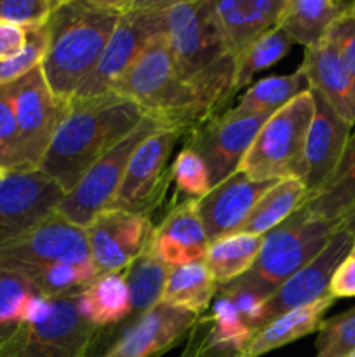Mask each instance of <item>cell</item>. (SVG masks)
<instances>
[{"label": "cell", "instance_id": "1", "mask_svg": "<svg viewBox=\"0 0 355 357\" xmlns=\"http://www.w3.org/2000/svg\"><path fill=\"white\" fill-rule=\"evenodd\" d=\"M146 112L120 94L72 98L38 169L66 192L145 119Z\"/></svg>", "mask_w": 355, "mask_h": 357}, {"label": "cell", "instance_id": "2", "mask_svg": "<svg viewBox=\"0 0 355 357\" xmlns=\"http://www.w3.org/2000/svg\"><path fill=\"white\" fill-rule=\"evenodd\" d=\"M125 0H58L45 30L42 75L61 100H72L103 56Z\"/></svg>", "mask_w": 355, "mask_h": 357}, {"label": "cell", "instance_id": "3", "mask_svg": "<svg viewBox=\"0 0 355 357\" xmlns=\"http://www.w3.org/2000/svg\"><path fill=\"white\" fill-rule=\"evenodd\" d=\"M166 35L181 77L200 93L211 117L228 112L235 59L223 38L214 0L167 2Z\"/></svg>", "mask_w": 355, "mask_h": 357}, {"label": "cell", "instance_id": "4", "mask_svg": "<svg viewBox=\"0 0 355 357\" xmlns=\"http://www.w3.org/2000/svg\"><path fill=\"white\" fill-rule=\"evenodd\" d=\"M111 91L138 103L146 114L164 119L181 135L211 119L200 93L181 77L166 31L145 45Z\"/></svg>", "mask_w": 355, "mask_h": 357}, {"label": "cell", "instance_id": "5", "mask_svg": "<svg viewBox=\"0 0 355 357\" xmlns=\"http://www.w3.org/2000/svg\"><path fill=\"white\" fill-rule=\"evenodd\" d=\"M340 223L313 216L303 206L263 236V244L253 267L230 284L247 288L268 300L324 250Z\"/></svg>", "mask_w": 355, "mask_h": 357}, {"label": "cell", "instance_id": "6", "mask_svg": "<svg viewBox=\"0 0 355 357\" xmlns=\"http://www.w3.org/2000/svg\"><path fill=\"white\" fill-rule=\"evenodd\" d=\"M313 93L305 91L268 117L239 169L253 180H285L303 174V152L312 122Z\"/></svg>", "mask_w": 355, "mask_h": 357}, {"label": "cell", "instance_id": "7", "mask_svg": "<svg viewBox=\"0 0 355 357\" xmlns=\"http://www.w3.org/2000/svg\"><path fill=\"white\" fill-rule=\"evenodd\" d=\"M167 128L171 126L164 119L146 114L145 119L125 138H122L113 149L108 150L100 160L90 166V169L80 178L72 190L66 192L56 208V213H59L68 222L75 223L77 227L86 229L100 213H103L111 204L134 150L146 138Z\"/></svg>", "mask_w": 355, "mask_h": 357}, {"label": "cell", "instance_id": "8", "mask_svg": "<svg viewBox=\"0 0 355 357\" xmlns=\"http://www.w3.org/2000/svg\"><path fill=\"white\" fill-rule=\"evenodd\" d=\"M169 0H125L124 10L110 35L96 68L73 98H93L110 93L113 84L132 65L155 35L166 31Z\"/></svg>", "mask_w": 355, "mask_h": 357}, {"label": "cell", "instance_id": "9", "mask_svg": "<svg viewBox=\"0 0 355 357\" xmlns=\"http://www.w3.org/2000/svg\"><path fill=\"white\" fill-rule=\"evenodd\" d=\"M79 295L52 298L51 312L21 324L0 357H90L101 330L80 312Z\"/></svg>", "mask_w": 355, "mask_h": 357}, {"label": "cell", "instance_id": "10", "mask_svg": "<svg viewBox=\"0 0 355 357\" xmlns=\"http://www.w3.org/2000/svg\"><path fill=\"white\" fill-rule=\"evenodd\" d=\"M180 136L176 129H162L134 150L108 209H120L152 220V213L164 202L171 183L169 159Z\"/></svg>", "mask_w": 355, "mask_h": 357}, {"label": "cell", "instance_id": "11", "mask_svg": "<svg viewBox=\"0 0 355 357\" xmlns=\"http://www.w3.org/2000/svg\"><path fill=\"white\" fill-rule=\"evenodd\" d=\"M87 261H90V251L86 229L77 227L56 211L26 234L0 248V267L16 272Z\"/></svg>", "mask_w": 355, "mask_h": 357}, {"label": "cell", "instance_id": "12", "mask_svg": "<svg viewBox=\"0 0 355 357\" xmlns=\"http://www.w3.org/2000/svg\"><path fill=\"white\" fill-rule=\"evenodd\" d=\"M66 110L68 101L52 94L40 66L14 82V115L24 169H38Z\"/></svg>", "mask_w": 355, "mask_h": 357}, {"label": "cell", "instance_id": "13", "mask_svg": "<svg viewBox=\"0 0 355 357\" xmlns=\"http://www.w3.org/2000/svg\"><path fill=\"white\" fill-rule=\"evenodd\" d=\"M65 190L40 169L0 173V248L56 211Z\"/></svg>", "mask_w": 355, "mask_h": 357}, {"label": "cell", "instance_id": "14", "mask_svg": "<svg viewBox=\"0 0 355 357\" xmlns=\"http://www.w3.org/2000/svg\"><path fill=\"white\" fill-rule=\"evenodd\" d=\"M270 115L230 117L228 114L207 119L187 132L184 146L204 160L211 188L239 171L244 155Z\"/></svg>", "mask_w": 355, "mask_h": 357}, {"label": "cell", "instance_id": "15", "mask_svg": "<svg viewBox=\"0 0 355 357\" xmlns=\"http://www.w3.org/2000/svg\"><path fill=\"white\" fill-rule=\"evenodd\" d=\"M354 243L355 234L340 223L324 250L265 302L263 326L289 310L310 305L329 295L334 271L352 253Z\"/></svg>", "mask_w": 355, "mask_h": 357}, {"label": "cell", "instance_id": "16", "mask_svg": "<svg viewBox=\"0 0 355 357\" xmlns=\"http://www.w3.org/2000/svg\"><path fill=\"white\" fill-rule=\"evenodd\" d=\"M152 220L120 209H104L86 227L90 261L97 274L124 272L146 248Z\"/></svg>", "mask_w": 355, "mask_h": 357}, {"label": "cell", "instance_id": "17", "mask_svg": "<svg viewBox=\"0 0 355 357\" xmlns=\"http://www.w3.org/2000/svg\"><path fill=\"white\" fill-rule=\"evenodd\" d=\"M313 110L303 152L301 181L310 201L326 187L345 152L354 126L345 121L317 91H313Z\"/></svg>", "mask_w": 355, "mask_h": 357}, {"label": "cell", "instance_id": "18", "mask_svg": "<svg viewBox=\"0 0 355 357\" xmlns=\"http://www.w3.org/2000/svg\"><path fill=\"white\" fill-rule=\"evenodd\" d=\"M275 183V180H253L239 169L221 183L214 185L207 195L195 201V209L204 225L209 243L235 234L256 202Z\"/></svg>", "mask_w": 355, "mask_h": 357}, {"label": "cell", "instance_id": "19", "mask_svg": "<svg viewBox=\"0 0 355 357\" xmlns=\"http://www.w3.org/2000/svg\"><path fill=\"white\" fill-rule=\"evenodd\" d=\"M197 317L160 302L125 328L100 357H160L191 330Z\"/></svg>", "mask_w": 355, "mask_h": 357}, {"label": "cell", "instance_id": "20", "mask_svg": "<svg viewBox=\"0 0 355 357\" xmlns=\"http://www.w3.org/2000/svg\"><path fill=\"white\" fill-rule=\"evenodd\" d=\"M207 314L197 317L183 357H240L254 337L235 305L218 291Z\"/></svg>", "mask_w": 355, "mask_h": 357}, {"label": "cell", "instance_id": "21", "mask_svg": "<svg viewBox=\"0 0 355 357\" xmlns=\"http://www.w3.org/2000/svg\"><path fill=\"white\" fill-rule=\"evenodd\" d=\"M207 236L195 209V201L184 199L166 213L162 222L153 227L148 250L167 267L204 260Z\"/></svg>", "mask_w": 355, "mask_h": 357}, {"label": "cell", "instance_id": "22", "mask_svg": "<svg viewBox=\"0 0 355 357\" xmlns=\"http://www.w3.org/2000/svg\"><path fill=\"white\" fill-rule=\"evenodd\" d=\"M284 6L285 0H214L223 38L235 61L251 44L277 26Z\"/></svg>", "mask_w": 355, "mask_h": 357}, {"label": "cell", "instance_id": "23", "mask_svg": "<svg viewBox=\"0 0 355 357\" xmlns=\"http://www.w3.org/2000/svg\"><path fill=\"white\" fill-rule=\"evenodd\" d=\"M299 68L305 73L310 89L317 91L345 121L355 128L352 80L345 68L340 51L329 35L315 47L305 49V59Z\"/></svg>", "mask_w": 355, "mask_h": 357}, {"label": "cell", "instance_id": "24", "mask_svg": "<svg viewBox=\"0 0 355 357\" xmlns=\"http://www.w3.org/2000/svg\"><path fill=\"white\" fill-rule=\"evenodd\" d=\"M336 302L331 295L324 296L319 302H313L310 305L298 307L289 312L282 314V316L275 317L271 323L261 328L247 347L244 349L240 357H260L268 354V352L281 349L284 345L291 344V342L299 340V338L306 337V335L319 331L320 324L324 323V316L331 305Z\"/></svg>", "mask_w": 355, "mask_h": 357}, {"label": "cell", "instance_id": "25", "mask_svg": "<svg viewBox=\"0 0 355 357\" xmlns=\"http://www.w3.org/2000/svg\"><path fill=\"white\" fill-rule=\"evenodd\" d=\"M350 7L352 2L336 0H285L277 26H281L292 42L312 49L327 37L331 26Z\"/></svg>", "mask_w": 355, "mask_h": 357}, {"label": "cell", "instance_id": "26", "mask_svg": "<svg viewBox=\"0 0 355 357\" xmlns=\"http://www.w3.org/2000/svg\"><path fill=\"white\" fill-rule=\"evenodd\" d=\"M79 309L97 330L131 317V296L124 274H97L79 295Z\"/></svg>", "mask_w": 355, "mask_h": 357}, {"label": "cell", "instance_id": "27", "mask_svg": "<svg viewBox=\"0 0 355 357\" xmlns=\"http://www.w3.org/2000/svg\"><path fill=\"white\" fill-rule=\"evenodd\" d=\"M218 282L214 281L204 260L173 267L167 275L160 302L202 316L211 307L218 295Z\"/></svg>", "mask_w": 355, "mask_h": 357}, {"label": "cell", "instance_id": "28", "mask_svg": "<svg viewBox=\"0 0 355 357\" xmlns=\"http://www.w3.org/2000/svg\"><path fill=\"white\" fill-rule=\"evenodd\" d=\"M310 201L305 185L298 178H285L268 188L263 197L256 202L253 211L237 232L249 236H267L270 230L281 225L292 213Z\"/></svg>", "mask_w": 355, "mask_h": 357}, {"label": "cell", "instance_id": "29", "mask_svg": "<svg viewBox=\"0 0 355 357\" xmlns=\"http://www.w3.org/2000/svg\"><path fill=\"white\" fill-rule=\"evenodd\" d=\"M308 80L301 68L289 75H271L261 79L247 87L246 93L235 107H230V117H256V115H274L282 107L308 91Z\"/></svg>", "mask_w": 355, "mask_h": 357}, {"label": "cell", "instance_id": "30", "mask_svg": "<svg viewBox=\"0 0 355 357\" xmlns=\"http://www.w3.org/2000/svg\"><path fill=\"white\" fill-rule=\"evenodd\" d=\"M305 208L313 216L336 223L355 209V128L333 176Z\"/></svg>", "mask_w": 355, "mask_h": 357}, {"label": "cell", "instance_id": "31", "mask_svg": "<svg viewBox=\"0 0 355 357\" xmlns=\"http://www.w3.org/2000/svg\"><path fill=\"white\" fill-rule=\"evenodd\" d=\"M263 237L249 234H230L207 244L204 264L207 265L218 286L230 284L242 278L258 258Z\"/></svg>", "mask_w": 355, "mask_h": 357}, {"label": "cell", "instance_id": "32", "mask_svg": "<svg viewBox=\"0 0 355 357\" xmlns=\"http://www.w3.org/2000/svg\"><path fill=\"white\" fill-rule=\"evenodd\" d=\"M171 267L160 261L146 244L145 250L131 261L122 274L125 278L129 296H131V317L138 319L143 314L159 305L162 300L164 286Z\"/></svg>", "mask_w": 355, "mask_h": 357}, {"label": "cell", "instance_id": "33", "mask_svg": "<svg viewBox=\"0 0 355 357\" xmlns=\"http://www.w3.org/2000/svg\"><path fill=\"white\" fill-rule=\"evenodd\" d=\"M40 295L24 274L0 267V347L16 335L24 323L28 302Z\"/></svg>", "mask_w": 355, "mask_h": 357}, {"label": "cell", "instance_id": "34", "mask_svg": "<svg viewBox=\"0 0 355 357\" xmlns=\"http://www.w3.org/2000/svg\"><path fill=\"white\" fill-rule=\"evenodd\" d=\"M292 44L287 33L281 26H275L274 30L267 31L263 37L258 38L254 44L247 47V51L235 61V72H233L232 91L233 96L239 93L242 87L251 84L254 73L260 70H267L281 61L289 51Z\"/></svg>", "mask_w": 355, "mask_h": 357}, {"label": "cell", "instance_id": "35", "mask_svg": "<svg viewBox=\"0 0 355 357\" xmlns=\"http://www.w3.org/2000/svg\"><path fill=\"white\" fill-rule=\"evenodd\" d=\"M26 275L38 293L49 298L79 295L97 275L93 261L87 264H58L49 267L21 272Z\"/></svg>", "mask_w": 355, "mask_h": 357}, {"label": "cell", "instance_id": "36", "mask_svg": "<svg viewBox=\"0 0 355 357\" xmlns=\"http://www.w3.org/2000/svg\"><path fill=\"white\" fill-rule=\"evenodd\" d=\"M171 181L176 185L180 194L191 201H198L211 190L209 171L204 160L188 146H183L171 164Z\"/></svg>", "mask_w": 355, "mask_h": 357}, {"label": "cell", "instance_id": "37", "mask_svg": "<svg viewBox=\"0 0 355 357\" xmlns=\"http://www.w3.org/2000/svg\"><path fill=\"white\" fill-rule=\"evenodd\" d=\"M3 171H26L14 115V82L0 86V173Z\"/></svg>", "mask_w": 355, "mask_h": 357}, {"label": "cell", "instance_id": "38", "mask_svg": "<svg viewBox=\"0 0 355 357\" xmlns=\"http://www.w3.org/2000/svg\"><path fill=\"white\" fill-rule=\"evenodd\" d=\"M354 352L355 307L320 324L315 357H348Z\"/></svg>", "mask_w": 355, "mask_h": 357}, {"label": "cell", "instance_id": "39", "mask_svg": "<svg viewBox=\"0 0 355 357\" xmlns=\"http://www.w3.org/2000/svg\"><path fill=\"white\" fill-rule=\"evenodd\" d=\"M28 40L23 51L17 56H14L9 61L0 63V86L17 82L31 70L38 68L44 59L45 47H47V30L45 24L42 26L26 28Z\"/></svg>", "mask_w": 355, "mask_h": 357}, {"label": "cell", "instance_id": "40", "mask_svg": "<svg viewBox=\"0 0 355 357\" xmlns=\"http://www.w3.org/2000/svg\"><path fill=\"white\" fill-rule=\"evenodd\" d=\"M58 0H0V21L24 28L47 23Z\"/></svg>", "mask_w": 355, "mask_h": 357}, {"label": "cell", "instance_id": "41", "mask_svg": "<svg viewBox=\"0 0 355 357\" xmlns=\"http://www.w3.org/2000/svg\"><path fill=\"white\" fill-rule=\"evenodd\" d=\"M331 38L336 44L340 51L343 65L347 68L348 77L352 80V93H354V105H355V9L354 2L352 7L331 26L329 30Z\"/></svg>", "mask_w": 355, "mask_h": 357}, {"label": "cell", "instance_id": "42", "mask_svg": "<svg viewBox=\"0 0 355 357\" xmlns=\"http://www.w3.org/2000/svg\"><path fill=\"white\" fill-rule=\"evenodd\" d=\"M28 40V31L24 26L0 21V63L9 61L19 54Z\"/></svg>", "mask_w": 355, "mask_h": 357}, {"label": "cell", "instance_id": "43", "mask_svg": "<svg viewBox=\"0 0 355 357\" xmlns=\"http://www.w3.org/2000/svg\"><path fill=\"white\" fill-rule=\"evenodd\" d=\"M333 298H354L355 296V257L348 255L334 271L329 284Z\"/></svg>", "mask_w": 355, "mask_h": 357}, {"label": "cell", "instance_id": "44", "mask_svg": "<svg viewBox=\"0 0 355 357\" xmlns=\"http://www.w3.org/2000/svg\"><path fill=\"white\" fill-rule=\"evenodd\" d=\"M341 223H343V225H347L348 229H350L352 232L355 234V209H354V211L350 213V215L345 216V218L341 220Z\"/></svg>", "mask_w": 355, "mask_h": 357}, {"label": "cell", "instance_id": "45", "mask_svg": "<svg viewBox=\"0 0 355 357\" xmlns=\"http://www.w3.org/2000/svg\"><path fill=\"white\" fill-rule=\"evenodd\" d=\"M350 255H354V257H355V243H354V248H352V253Z\"/></svg>", "mask_w": 355, "mask_h": 357}, {"label": "cell", "instance_id": "46", "mask_svg": "<svg viewBox=\"0 0 355 357\" xmlns=\"http://www.w3.org/2000/svg\"><path fill=\"white\" fill-rule=\"evenodd\" d=\"M348 357H355V352H354V354H352V356H348Z\"/></svg>", "mask_w": 355, "mask_h": 357}, {"label": "cell", "instance_id": "47", "mask_svg": "<svg viewBox=\"0 0 355 357\" xmlns=\"http://www.w3.org/2000/svg\"><path fill=\"white\" fill-rule=\"evenodd\" d=\"M354 9H355V2H354Z\"/></svg>", "mask_w": 355, "mask_h": 357}]
</instances>
